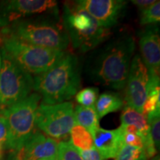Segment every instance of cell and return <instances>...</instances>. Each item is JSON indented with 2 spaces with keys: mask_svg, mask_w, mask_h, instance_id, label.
<instances>
[{
  "mask_svg": "<svg viewBox=\"0 0 160 160\" xmlns=\"http://www.w3.org/2000/svg\"><path fill=\"white\" fill-rule=\"evenodd\" d=\"M81 74L78 58L65 51L51 68L33 77V90L41 96L42 105L68 102L79 91Z\"/></svg>",
  "mask_w": 160,
  "mask_h": 160,
  "instance_id": "2",
  "label": "cell"
},
{
  "mask_svg": "<svg viewBox=\"0 0 160 160\" xmlns=\"http://www.w3.org/2000/svg\"><path fill=\"white\" fill-rule=\"evenodd\" d=\"M74 118L76 124L87 129L91 135L99 128V118L96 111L95 106L84 107L82 105H77L74 110Z\"/></svg>",
  "mask_w": 160,
  "mask_h": 160,
  "instance_id": "17",
  "label": "cell"
},
{
  "mask_svg": "<svg viewBox=\"0 0 160 160\" xmlns=\"http://www.w3.org/2000/svg\"><path fill=\"white\" fill-rule=\"evenodd\" d=\"M54 0H9L0 2V25L8 26L27 17L58 11Z\"/></svg>",
  "mask_w": 160,
  "mask_h": 160,
  "instance_id": "9",
  "label": "cell"
},
{
  "mask_svg": "<svg viewBox=\"0 0 160 160\" xmlns=\"http://www.w3.org/2000/svg\"><path fill=\"white\" fill-rule=\"evenodd\" d=\"M62 22L70 43L81 53L97 48L111 35L110 29L100 26L76 2L64 4Z\"/></svg>",
  "mask_w": 160,
  "mask_h": 160,
  "instance_id": "4",
  "label": "cell"
},
{
  "mask_svg": "<svg viewBox=\"0 0 160 160\" xmlns=\"http://www.w3.org/2000/svg\"><path fill=\"white\" fill-rule=\"evenodd\" d=\"M2 49L24 71L37 76L51 68L65 51L45 48L26 43L4 33Z\"/></svg>",
  "mask_w": 160,
  "mask_h": 160,
  "instance_id": "5",
  "label": "cell"
},
{
  "mask_svg": "<svg viewBox=\"0 0 160 160\" xmlns=\"http://www.w3.org/2000/svg\"><path fill=\"white\" fill-rule=\"evenodd\" d=\"M131 2L137 5L138 8L140 9V11H141L148 6L151 5L153 3H154L155 1H153V0H133V1H131Z\"/></svg>",
  "mask_w": 160,
  "mask_h": 160,
  "instance_id": "28",
  "label": "cell"
},
{
  "mask_svg": "<svg viewBox=\"0 0 160 160\" xmlns=\"http://www.w3.org/2000/svg\"><path fill=\"white\" fill-rule=\"evenodd\" d=\"M160 20V2L155 1L154 3L141 11L140 24L142 25H156Z\"/></svg>",
  "mask_w": 160,
  "mask_h": 160,
  "instance_id": "21",
  "label": "cell"
},
{
  "mask_svg": "<svg viewBox=\"0 0 160 160\" xmlns=\"http://www.w3.org/2000/svg\"><path fill=\"white\" fill-rule=\"evenodd\" d=\"M41 96L32 93L25 99L4 108L9 128L8 150L19 152L28 140L36 127V113Z\"/></svg>",
  "mask_w": 160,
  "mask_h": 160,
  "instance_id": "6",
  "label": "cell"
},
{
  "mask_svg": "<svg viewBox=\"0 0 160 160\" xmlns=\"http://www.w3.org/2000/svg\"><path fill=\"white\" fill-rule=\"evenodd\" d=\"M70 142L78 151H88L94 148L93 136L82 126L75 124L70 131Z\"/></svg>",
  "mask_w": 160,
  "mask_h": 160,
  "instance_id": "18",
  "label": "cell"
},
{
  "mask_svg": "<svg viewBox=\"0 0 160 160\" xmlns=\"http://www.w3.org/2000/svg\"><path fill=\"white\" fill-rule=\"evenodd\" d=\"M136 48L134 37L124 33L106 40L93 49L85 64V75L91 82L110 88L125 87Z\"/></svg>",
  "mask_w": 160,
  "mask_h": 160,
  "instance_id": "1",
  "label": "cell"
},
{
  "mask_svg": "<svg viewBox=\"0 0 160 160\" xmlns=\"http://www.w3.org/2000/svg\"><path fill=\"white\" fill-rule=\"evenodd\" d=\"M0 50V108H7L31 94L33 88V77L14 62L2 49Z\"/></svg>",
  "mask_w": 160,
  "mask_h": 160,
  "instance_id": "7",
  "label": "cell"
},
{
  "mask_svg": "<svg viewBox=\"0 0 160 160\" xmlns=\"http://www.w3.org/2000/svg\"><path fill=\"white\" fill-rule=\"evenodd\" d=\"M124 105V101L119 93L107 91L99 96L96 102V111L99 119L110 113L119 111Z\"/></svg>",
  "mask_w": 160,
  "mask_h": 160,
  "instance_id": "16",
  "label": "cell"
},
{
  "mask_svg": "<svg viewBox=\"0 0 160 160\" xmlns=\"http://www.w3.org/2000/svg\"><path fill=\"white\" fill-rule=\"evenodd\" d=\"M78 151V150H77ZM82 160H105L100 155L95 147L88 151H78Z\"/></svg>",
  "mask_w": 160,
  "mask_h": 160,
  "instance_id": "27",
  "label": "cell"
},
{
  "mask_svg": "<svg viewBox=\"0 0 160 160\" xmlns=\"http://www.w3.org/2000/svg\"><path fill=\"white\" fill-rule=\"evenodd\" d=\"M115 160H148L145 150L123 145L114 158Z\"/></svg>",
  "mask_w": 160,
  "mask_h": 160,
  "instance_id": "19",
  "label": "cell"
},
{
  "mask_svg": "<svg viewBox=\"0 0 160 160\" xmlns=\"http://www.w3.org/2000/svg\"><path fill=\"white\" fill-rule=\"evenodd\" d=\"M39 160H59L58 159H39Z\"/></svg>",
  "mask_w": 160,
  "mask_h": 160,
  "instance_id": "31",
  "label": "cell"
},
{
  "mask_svg": "<svg viewBox=\"0 0 160 160\" xmlns=\"http://www.w3.org/2000/svg\"><path fill=\"white\" fill-rule=\"evenodd\" d=\"M121 123V125H132L139 130L145 139V150L148 158L153 157L157 154V151L152 140L147 117L142 113H140L129 106H125L122 113Z\"/></svg>",
  "mask_w": 160,
  "mask_h": 160,
  "instance_id": "15",
  "label": "cell"
},
{
  "mask_svg": "<svg viewBox=\"0 0 160 160\" xmlns=\"http://www.w3.org/2000/svg\"><path fill=\"white\" fill-rule=\"evenodd\" d=\"M92 136L95 148L105 159L115 158L123 145L119 127L116 130H105L99 128Z\"/></svg>",
  "mask_w": 160,
  "mask_h": 160,
  "instance_id": "14",
  "label": "cell"
},
{
  "mask_svg": "<svg viewBox=\"0 0 160 160\" xmlns=\"http://www.w3.org/2000/svg\"><path fill=\"white\" fill-rule=\"evenodd\" d=\"M8 124L4 112V108H0V148L1 149H8Z\"/></svg>",
  "mask_w": 160,
  "mask_h": 160,
  "instance_id": "26",
  "label": "cell"
},
{
  "mask_svg": "<svg viewBox=\"0 0 160 160\" xmlns=\"http://www.w3.org/2000/svg\"><path fill=\"white\" fill-rule=\"evenodd\" d=\"M99 94V89L94 87L85 88L78 91L76 94V100L79 105L84 107H93L95 105Z\"/></svg>",
  "mask_w": 160,
  "mask_h": 160,
  "instance_id": "22",
  "label": "cell"
},
{
  "mask_svg": "<svg viewBox=\"0 0 160 160\" xmlns=\"http://www.w3.org/2000/svg\"><path fill=\"white\" fill-rule=\"evenodd\" d=\"M36 127L52 139H63L76 124L71 102L55 105L40 104L36 113Z\"/></svg>",
  "mask_w": 160,
  "mask_h": 160,
  "instance_id": "8",
  "label": "cell"
},
{
  "mask_svg": "<svg viewBox=\"0 0 160 160\" xmlns=\"http://www.w3.org/2000/svg\"><path fill=\"white\" fill-rule=\"evenodd\" d=\"M153 113H160V87L147 91V99L144 104L142 113L146 117Z\"/></svg>",
  "mask_w": 160,
  "mask_h": 160,
  "instance_id": "20",
  "label": "cell"
},
{
  "mask_svg": "<svg viewBox=\"0 0 160 160\" xmlns=\"http://www.w3.org/2000/svg\"><path fill=\"white\" fill-rule=\"evenodd\" d=\"M1 157H2V149L1 148H0V159H1Z\"/></svg>",
  "mask_w": 160,
  "mask_h": 160,
  "instance_id": "32",
  "label": "cell"
},
{
  "mask_svg": "<svg viewBox=\"0 0 160 160\" xmlns=\"http://www.w3.org/2000/svg\"><path fill=\"white\" fill-rule=\"evenodd\" d=\"M0 160H20L19 152H12L8 156H7L4 159H0Z\"/></svg>",
  "mask_w": 160,
  "mask_h": 160,
  "instance_id": "29",
  "label": "cell"
},
{
  "mask_svg": "<svg viewBox=\"0 0 160 160\" xmlns=\"http://www.w3.org/2000/svg\"><path fill=\"white\" fill-rule=\"evenodd\" d=\"M59 160H82L79 151L67 141L60 142L58 144V157Z\"/></svg>",
  "mask_w": 160,
  "mask_h": 160,
  "instance_id": "23",
  "label": "cell"
},
{
  "mask_svg": "<svg viewBox=\"0 0 160 160\" xmlns=\"http://www.w3.org/2000/svg\"><path fill=\"white\" fill-rule=\"evenodd\" d=\"M2 68V55H1V50H0V73H1Z\"/></svg>",
  "mask_w": 160,
  "mask_h": 160,
  "instance_id": "30",
  "label": "cell"
},
{
  "mask_svg": "<svg viewBox=\"0 0 160 160\" xmlns=\"http://www.w3.org/2000/svg\"><path fill=\"white\" fill-rule=\"evenodd\" d=\"M150 128V133L156 149L160 147V113H153L146 116Z\"/></svg>",
  "mask_w": 160,
  "mask_h": 160,
  "instance_id": "24",
  "label": "cell"
},
{
  "mask_svg": "<svg viewBox=\"0 0 160 160\" xmlns=\"http://www.w3.org/2000/svg\"><path fill=\"white\" fill-rule=\"evenodd\" d=\"M148 72L139 54L131 60L127 81L125 100L128 106L142 113L144 104L147 99Z\"/></svg>",
  "mask_w": 160,
  "mask_h": 160,
  "instance_id": "10",
  "label": "cell"
},
{
  "mask_svg": "<svg viewBox=\"0 0 160 160\" xmlns=\"http://www.w3.org/2000/svg\"><path fill=\"white\" fill-rule=\"evenodd\" d=\"M139 45L142 60L148 75H159L160 37L157 25H147L139 33Z\"/></svg>",
  "mask_w": 160,
  "mask_h": 160,
  "instance_id": "12",
  "label": "cell"
},
{
  "mask_svg": "<svg viewBox=\"0 0 160 160\" xmlns=\"http://www.w3.org/2000/svg\"><path fill=\"white\" fill-rule=\"evenodd\" d=\"M56 11L35 19L19 20L6 27L2 32L31 45L65 51L70 39Z\"/></svg>",
  "mask_w": 160,
  "mask_h": 160,
  "instance_id": "3",
  "label": "cell"
},
{
  "mask_svg": "<svg viewBox=\"0 0 160 160\" xmlns=\"http://www.w3.org/2000/svg\"><path fill=\"white\" fill-rule=\"evenodd\" d=\"M122 138L123 145L132 146V147L139 148L145 149V141L142 136L139 132H136V133H128V132H125L122 130Z\"/></svg>",
  "mask_w": 160,
  "mask_h": 160,
  "instance_id": "25",
  "label": "cell"
},
{
  "mask_svg": "<svg viewBox=\"0 0 160 160\" xmlns=\"http://www.w3.org/2000/svg\"><path fill=\"white\" fill-rule=\"evenodd\" d=\"M98 24L110 29L124 15L128 2L123 0H79L75 1Z\"/></svg>",
  "mask_w": 160,
  "mask_h": 160,
  "instance_id": "11",
  "label": "cell"
},
{
  "mask_svg": "<svg viewBox=\"0 0 160 160\" xmlns=\"http://www.w3.org/2000/svg\"><path fill=\"white\" fill-rule=\"evenodd\" d=\"M58 143L39 131H34L19 152L20 160L57 159Z\"/></svg>",
  "mask_w": 160,
  "mask_h": 160,
  "instance_id": "13",
  "label": "cell"
}]
</instances>
